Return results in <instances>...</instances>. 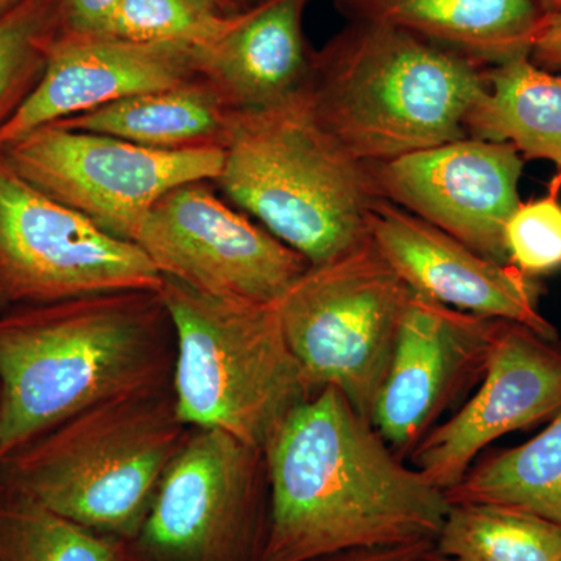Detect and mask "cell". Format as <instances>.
<instances>
[{"instance_id": "cell-1", "label": "cell", "mask_w": 561, "mask_h": 561, "mask_svg": "<svg viewBox=\"0 0 561 561\" xmlns=\"http://www.w3.org/2000/svg\"><path fill=\"white\" fill-rule=\"evenodd\" d=\"M264 453L271 485L264 561L434 545L451 507L332 387L298 405Z\"/></svg>"}, {"instance_id": "cell-2", "label": "cell", "mask_w": 561, "mask_h": 561, "mask_svg": "<svg viewBox=\"0 0 561 561\" xmlns=\"http://www.w3.org/2000/svg\"><path fill=\"white\" fill-rule=\"evenodd\" d=\"M175 335L160 291L91 295L0 316V463L99 402L169 386Z\"/></svg>"}, {"instance_id": "cell-3", "label": "cell", "mask_w": 561, "mask_h": 561, "mask_svg": "<svg viewBox=\"0 0 561 561\" xmlns=\"http://www.w3.org/2000/svg\"><path fill=\"white\" fill-rule=\"evenodd\" d=\"M486 68L400 28L351 21L313 50L301 94L343 149L382 164L467 138Z\"/></svg>"}, {"instance_id": "cell-4", "label": "cell", "mask_w": 561, "mask_h": 561, "mask_svg": "<svg viewBox=\"0 0 561 561\" xmlns=\"http://www.w3.org/2000/svg\"><path fill=\"white\" fill-rule=\"evenodd\" d=\"M214 183L311 265L370 241L382 201L376 164L354 158L312 116L301 92L271 108L234 113Z\"/></svg>"}, {"instance_id": "cell-5", "label": "cell", "mask_w": 561, "mask_h": 561, "mask_svg": "<svg viewBox=\"0 0 561 561\" xmlns=\"http://www.w3.org/2000/svg\"><path fill=\"white\" fill-rule=\"evenodd\" d=\"M190 431L176 415L172 383L121 394L22 446L0 463V485L127 542Z\"/></svg>"}, {"instance_id": "cell-6", "label": "cell", "mask_w": 561, "mask_h": 561, "mask_svg": "<svg viewBox=\"0 0 561 561\" xmlns=\"http://www.w3.org/2000/svg\"><path fill=\"white\" fill-rule=\"evenodd\" d=\"M158 291L175 335L172 393L181 423L265 449L317 393L287 343L278 302L214 297L168 276Z\"/></svg>"}, {"instance_id": "cell-7", "label": "cell", "mask_w": 561, "mask_h": 561, "mask_svg": "<svg viewBox=\"0 0 561 561\" xmlns=\"http://www.w3.org/2000/svg\"><path fill=\"white\" fill-rule=\"evenodd\" d=\"M411 294L371 238L335 260L309 265L278 308L312 389H337L371 421Z\"/></svg>"}, {"instance_id": "cell-8", "label": "cell", "mask_w": 561, "mask_h": 561, "mask_svg": "<svg viewBox=\"0 0 561 561\" xmlns=\"http://www.w3.org/2000/svg\"><path fill=\"white\" fill-rule=\"evenodd\" d=\"M268 526L264 449L191 427L125 561H264Z\"/></svg>"}, {"instance_id": "cell-9", "label": "cell", "mask_w": 561, "mask_h": 561, "mask_svg": "<svg viewBox=\"0 0 561 561\" xmlns=\"http://www.w3.org/2000/svg\"><path fill=\"white\" fill-rule=\"evenodd\" d=\"M224 158L225 150L216 147L149 149L60 124L0 147V160L22 179L114 238L130 242L165 194L197 181L214 183Z\"/></svg>"}, {"instance_id": "cell-10", "label": "cell", "mask_w": 561, "mask_h": 561, "mask_svg": "<svg viewBox=\"0 0 561 561\" xmlns=\"http://www.w3.org/2000/svg\"><path fill=\"white\" fill-rule=\"evenodd\" d=\"M135 242L114 238L0 160V305L11 308L161 289Z\"/></svg>"}, {"instance_id": "cell-11", "label": "cell", "mask_w": 561, "mask_h": 561, "mask_svg": "<svg viewBox=\"0 0 561 561\" xmlns=\"http://www.w3.org/2000/svg\"><path fill=\"white\" fill-rule=\"evenodd\" d=\"M162 276L214 297L278 302L309 262L221 201L210 181L165 194L135 241Z\"/></svg>"}, {"instance_id": "cell-12", "label": "cell", "mask_w": 561, "mask_h": 561, "mask_svg": "<svg viewBox=\"0 0 561 561\" xmlns=\"http://www.w3.org/2000/svg\"><path fill=\"white\" fill-rule=\"evenodd\" d=\"M500 323L412 290L371 419L402 460L482 381Z\"/></svg>"}, {"instance_id": "cell-13", "label": "cell", "mask_w": 561, "mask_h": 561, "mask_svg": "<svg viewBox=\"0 0 561 561\" xmlns=\"http://www.w3.org/2000/svg\"><path fill=\"white\" fill-rule=\"evenodd\" d=\"M524 162L508 144L467 136L376 164V181L386 201L507 264L504 227L522 202Z\"/></svg>"}, {"instance_id": "cell-14", "label": "cell", "mask_w": 561, "mask_h": 561, "mask_svg": "<svg viewBox=\"0 0 561 561\" xmlns=\"http://www.w3.org/2000/svg\"><path fill=\"white\" fill-rule=\"evenodd\" d=\"M560 409V342L501 320L474 397L437 424L409 459L431 485L445 493L465 478L491 443L551 420Z\"/></svg>"}, {"instance_id": "cell-15", "label": "cell", "mask_w": 561, "mask_h": 561, "mask_svg": "<svg viewBox=\"0 0 561 561\" xmlns=\"http://www.w3.org/2000/svg\"><path fill=\"white\" fill-rule=\"evenodd\" d=\"M370 236L383 260L416 294L459 311L523 324L559 342L556 327L540 311V283L513 265L482 256L386 198L373 209Z\"/></svg>"}, {"instance_id": "cell-16", "label": "cell", "mask_w": 561, "mask_h": 561, "mask_svg": "<svg viewBox=\"0 0 561 561\" xmlns=\"http://www.w3.org/2000/svg\"><path fill=\"white\" fill-rule=\"evenodd\" d=\"M195 79H201L197 57L190 47L61 28L47 50L38 83L0 128V147L46 125Z\"/></svg>"}, {"instance_id": "cell-17", "label": "cell", "mask_w": 561, "mask_h": 561, "mask_svg": "<svg viewBox=\"0 0 561 561\" xmlns=\"http://www.w3.org/2000/svg\"><path fill=\"white\" fill-rule=\"evenodd\" d=\"M308 0H262L195 51L197 73L232 113L271 108L305 90L313 50L302 33Z\"/></svg>"}, {"instance_id": "cell-18", "label": "cell", "mask_w": 561, "mask_h": 561, "mask_svg": "<svg viewBox=\"0 0 561 561\" xmlns=\"http://www.w3.org/2000/svg\"><path fill=\"white\" fill-rule=\"evenodd\" d=\"M351 21L389 25L482 66L530 55L537 0H335Z\"/></svg>"}, {"instance_id": "cell-19", "label": "cell", "mask_w": 561, "mask_h": 561, "mask_svg": "<svg viewBox=\"0 0 561 561\" xmlns=\"http://www.w3.org/2000/svg\"><path fill=\"white\" fill-rule=\"evenodd\" d=\"M234 113L205 80L133 95L58 124L157 150L225 149Z\"/></svg>"}, {"instance_id": "cell-20", "label": "cell", "mask_w": 561, "mask_h": 561, "mask_svg": "<svg viewBox=\"0 0 561 561\" xmlns=\"http://www.w3.org/2000/svg\"><path fill=\"white\" fill-rule=\"evenodd\" d=\"M485 76L465 121L468 136L508 144L524 161H549L561 171V72L524 55L489 66Z\"/></svg>"}, {"instance_id": "cell-21", "label": "cell", "mask_w": 561, "mask_h": 561, "mask_svg": "<svg viewBox=\"0 0 561 561\" xmlns=\"http://www.w3.org/2000/svg\"><path fill=\"white\" fill-rule=\"evenodd\" d=\"M445 496L522 508L561 526V409L537 437L471 467Z\"/></svg>"}, {"instance_id": "cell-22", "label": "cell", "mask_w": 561, "mask_h": 561, "mask_svg": "<svg viewBox=\"0 0 561 561\" xmlns=\"http://www.w3.org/2000/svg\"><path fill=\"white\" fill-rule=\"evenodd\" d=\"M434 551L449 561H561V526L508 505L451 504Z\"/></svg>"}, {"instance_id": "cell-23", "label": "cell", "mask_w": 561, "mask_h": 561, "mask_svg": "<svg viewBox=\"0 0 561 561\" xmlns=\"http://www.w3.org/2000/svg\"><path fill=\"white\" fill-rule=\"evenodd\" d=\"M0 561H125V542L0 485Z\"/></svg>"}, {"instance_id": "cell-24", "label": "cell", "mask_w": 561, "mask_h": 561, "mask_svg": "<svg viewBox=\"0 0 561 561\" xmlns=\"http://www.w3.org/2000/svg\"><path fill=\"white\" fill-rule=\"evenodd\" d=\"M60 31V0H21L0 14V128L38 83Z\"/></svg>"}, {"instance_id": "cell-25", "label": "cell", "mask_w": 561, "mask_h": 561, "mask_svg": "<svg viewBox=\"0 0 561 561\" xmlns=\"http://www.w3.org/2000/svg\"><path fill=\"white\" fill-rule=\"evenodd\" d=\"M236 16L216 0H122L110 36L197 51L230 31Z\"/></svg>"}, {"instance_id": "cell-26", "label": "cell", "mask_w": 561, "mask_h": 561, "mask_svg": "<svg viewBox=\"0 0 561 561\" xmlns=\"http://www.w3.org/2000/svg\"><path fill=\"white\" fill-rule=\"evenodd\" d=\"M561 171L540 197L522 201L504 227L507 264L529 278L561 271Z\"/></svg>"}, {"instance_id": "cell-27", "label": "cell", "mask_w": 561, "mask_h": 561, "mask_svg": "<svg viewBox=\"0 0 561 561\" xmlns=\"http://www.w3.org/2000/svg\"><path fill=\"white\" fill-rule=\"evenodd\" d=\"M122 0H60L61 28L79 35L110 36Z\"/></svg>"}, {"instance_id": "cell-28", "label": "cell", "mask_w": 561, "mask_h": 561, "mask_svg": "<svg viewBox=\"0 0 561 561\" xmlns=\"http://www.w3.org/2000/svg\"><path fill=\"white\" fill-rule=\"evenodd\" d=\"M530 58L551 72H561V11L542 13L531 41Z\"/></svg>"}, {"instance_id": "cell-29", "label": "cell", "mask_w": 561, "mask_h": 561, "mask_svg": "<svg viewBox=\"0 0 561 561\" xmlns=\"http://www.w3.org/2000/svg\"><path fill=\"white\" fill-rule=\"evenodd\" d=\"M434 549L430 542L421 545L397 546V548L359 549L335 553L313 561H424L427 553Z\"/></svg>"}, {"instance_id": "cell-30", "label": "cell", "mask_w": 561, "mask_h": 561, "mask_svg": "<svg viewBox=\"0 0 561 561\" xmlns=\"http://www.w3.org/2000/svg\"><path fill=\"white\" fill-rule=\"evenodd\" d=\"M220 9L227 14H239L249 11L261 3L262 0H216Z\"/></svg>"}, {"instance_id": "cell-31", "label": "cell", "mask_w": 561, "mask_h": 561, "mask_svg": "<svg viewBox=\"0 0 561 561\" xmlns=\"http://www.w3.org/2000/svg\"><path fill=\"white\" fill-rule=\"evenodd\" d=\"M538 5L542 13H553V11H561V0H537Z\"/></svg>"}, {"instance_id": "cell-32", "label": "cell", "mask_w": 561, "mask_h": 561, "mask_svg": "<svg viewBox=\"0 0 561 561\" xmlns=\"http://www.w3.org/2000/svg\"><path fill=\"white\" fill-rule=\"evenodd\" d=\"M18 2H21V0H0V14L5 13L7 10L16 5Z\"/></svg>"}, {"instance_id": "cell-33", "label": "cell", "mask_w": 561, "mask_h": 561, "mask_svg": "<svg viewBox=\"0 0 561 561\" xmlns=\"http://www.w3.org/2000/svg\"><path fill=\"white\" fill-rule=\"evenodd\" d=\"M424 561H449V560L443 559V557L438 556V553L435 552L434 549H432V551L430 553H427L426 560H424Z\"/></svg>"}]
</instances>
